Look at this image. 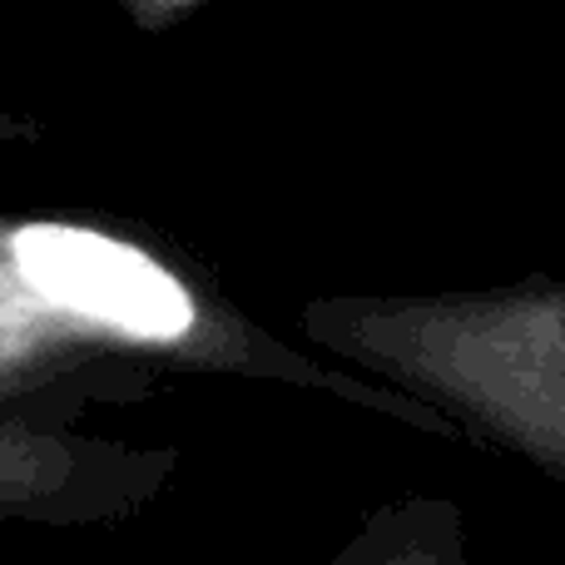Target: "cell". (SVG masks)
Segmentation results:
<instances>
[{
  "instance_id": "obj_2",
  "label": "cell",
  "mask_w": 565,
  "mask_h": 565,
  "mask_svg": "<svg viewBox=\"0 0 565 565\" xmlns=\"http://www.w3.org/2000/svg\"><path fill=\"white\" fill-rule=\"evenodd\" d=\"M298 328L352 372L457 422L467 447L521 461L565 497V278L322 292L302 302Z\"/></svg>"
},
{
  "instance_id": "obj_3",
  "label": "cell",
  "mask_w": 565,
  "mask_h": 565,
  "mask_svg": "<svg viewBox=\"0 0 565 565\" xmlns=\"http://www.w3.org/2000/svg\"><path fill=\"white\" fill-rule=\"evenodd\" d=\"M174 447L85 437L60 417H0V521L50 531L115 526L174 477Z\"/></svg>"
},
{
  "instance_id": "obj_5",
  "label": "cell",
  "mask_w": 565,
  "mask_h": 565,
  "mask_svg": "<svg viewBox=\"0 0 565 565\" xmlns=\"http://www.w3.org/2000/svg\"><path fill=\"white\" fill-rule=\"evenodd\" d=\"M328 565H471L467 511L431 491L392 497L362 516Z\"/></svg>"
},
{
  "instance_id": "obj_4",
  "label": "cell",
  "mask_w": 565,
  "mask_h": 565,
  "mask_svg": "<svg viewBox=\"0 0 565 565\" xmlns=\"http://www.w3.org/2000/svg\"><path fill=\"white\" fill-rule=\"evenodd\" d=\"M159 367L0 298V417L75 422L99 402H145Z\"/></svg>"
},
{
  "instance_id": "obj_6",
  "label": "cell",
  "mask_w": 565,
  "mask_h": 565,
  "mask_svg": "<svg viewBox=\"0 0 565 565\" xmlns=\"http://www.w3.org/2000/svg\"><path fill=\"white\" fill-rule=\"evenodd\" d=\"M40 139H45V125H40V119L0 109V149L6 145H40Z\"/></svg>"
},
{
  "instance_id": "obj_1",
  "label": "cell",
  "mask_w": 565,
  "mask_h": 565,
  "mask_svg": "<svg viewBox=\"0 0 565 565\" xmlns=\"http://www.w3.org/2000/svg\"><path fill=\"white\" fill-rule=\"evenodd\" d=\"M0 298L154 367H194L322 392L412 431L461 441L457 422L431 412L427 402L382 387L352 367H322L318 358L274 338L194 254L149 228L85 214H0Z\"/></svg>"
}]
</instances>
